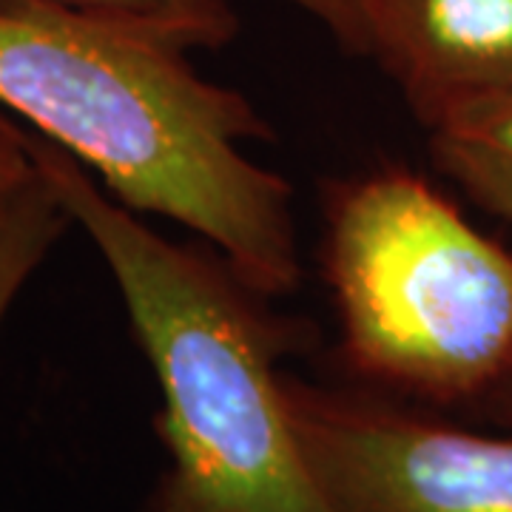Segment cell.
Listing matches in <instances>:
<instances>
[{"mask_svg":"<svg viewBox=\"0 0 512 512\" xmlns=\"http://www.w3.org/2000/svg\"><path fill=\"white\" fill-rule=\"evenodd\" d=\"M194 49L157 26L0 6V109L276 299L302 282L291 183L248 157L271 128L245 94L202 77Z\"/></svg>","mask_w":512,"mask_h":512,"instance_id":"cell-1","label":"cell"},{"mask_svg":"<svg viewBox=\"0 0 512 512\" xmlns=\"http://www.w3.org/2000/svg\"><path fill=\"white\" fill-rule=\"evenodd\" d=\"M40 180L92 239L160 384L168 470L146 512H336L296 436L271 296L220 254L160 237L63 148L20 123Z\"/></svg>","mask_w":512,"mask_h":512,"instance_id":"cell-2","label":"cell"},{"mask_svg":"<svg viewBox=\"0 0 512 512\" xmlns=\"http://www.w3.org/2000/svg\"><path fill=\"white\" fill-rule=\"evenodd\" d=\"M325 279L353 379L476 410L512 367V251L421 174L382 165L325 194Z\"/></svg>","mask_w":512,"mask_h":512,"instance_id":"cell-3","label":"cell"},{"mask_svg":"<svg viewBox=\"0 0 512 512\" xmlns=\"http://www.w3.org/2000/svg\"><path fill=\"white\" fill-rule=\"evenodd\" d=\"M285 396L336 512H512V430L458 427L362 384L285 373Z\"/></svg>","mask_w":512,"mask_h":512,"instance_id":"cell-4","label":"cell"},{"mask_svg":"<svg viewBox=\"0 0 512 512\" xmlns=\"http://www.w3.org/2000/svg\"><path fill=\"white\" fill-rule=\"evenodd\" d=\"M362 29L424 128L512 89V0H362Z\"/></svg>","mask_w":512,"mask_h":512,"instance_id":"cell-5","label":"cell"},{"mask_svg":"<svg viewBox=\"0 0 512 512\" xmlns=\"http://www.w3.org/2000/svg\"><path fill=\"white\" fill-rule=\"evenodd\" d=\"M427 148L467 200L512 228V89L447 111L427 128Z\"/></svg>","mask_w":512,"mask_h":512,"instance_id":"cell-6","label":"cell"},{"mask_svg":"<svg viewBox=\"0 0 512 512\" xmlns=\"http://www.w3.org/2000/svg\"><path fill=\"white\" fill-rule=\"evenodd\" d=\"M302 9L348 55H365L362 0H285ZM0 6H37L74 12L86 18L157 26L194 40L197 46H222L237 32V15L228 0H0Z\"/></svg>","mask_w":512,"mask_h":512,"instance_id":"cell-7","label":"cell"},{"mask_svg":"<svg viewBox=\"0 0 512 512\" xmlns=\"http://www.w3.org/2000/svg\"><path fill=\"white\" fill-rule=\"evenodd\" d=\"M69 222L72 220L52 188L37 174L35 185L20 197L0 228V330L15 305V296L23 291Z\"/></svg>","mask_w":512,"mask_h":512,"instance_id":"cell-8","label":"cell"},{"mask_svg":"<svg viewBox=\"0 0 512 512\" xmlns=\"http://www.w3.org/2000/svg\"><path fill=\"white\" fill-rule=\"evenodd\" d=\"M35 180V160L23 146L20 123L0 114V228Z\"/></svg>","mask_w":512,"mask_h":512,"instance_id":"cell-9","label":"cell"},{"mask_svg":"<svg viewBox=\"0 0 512 512\" xmlns=\"http://www.w3.org/2000/svg\"><path fill=\"white\" fill-rule=\"evenodd\" d=\"M473 413L495 424V427H501V430H512V367Z\"/></svg>","mask_w":512,"mask_h":512,"instance_id":"cell-10","label":"cell"}]
</instances>
